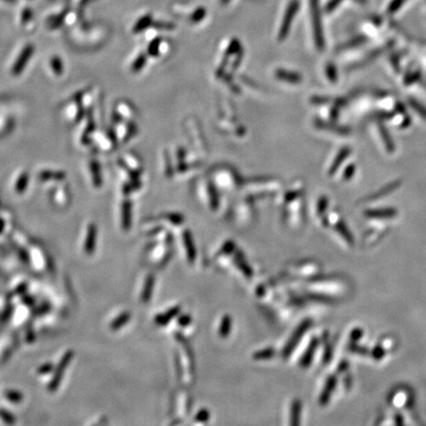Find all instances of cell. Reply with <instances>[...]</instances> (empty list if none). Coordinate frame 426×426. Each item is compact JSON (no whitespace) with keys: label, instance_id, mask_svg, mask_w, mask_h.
I'll list each match as a JSON object with an SVG mask.
<instances>
[{"label":"cell","instance_id":"3957f363","mask_svg":"<svg viewBox=\"0 0 426 426\" xmlns=\"http://www.w3.org/2000/svg\"><path fill=\"white\" fill-rule=\"evenodd\" d=\"M311 326V321H305L301 324V326L295 331V332L293 333V335L291 336L290 340L287 342L285 349L284 351V357H288L289 354L293 351V349L295 348V346L297 345L298 341L301 339V337L303 336V334L305 333V331H307V329H309Z\"/></svg>","mask_w":426,"mask_h":426},{"label":"cell","instance_id":"1f68e13d","mask_svg":"<svg viewBox=\"0 0 426 426\" xmlns=\"http://www.w3.org/2000/svg\"><path fill=\"white\" fill-rule=\"evenodd\" d=\"M384 355H385V351H384V349H383L381 346H377V347H376V348H374V349H373V351H372V356H373L375 359H377V360L381 359Z\"/></svg>","mask_w":426,"mask_h":426},{"label":"cell","instance_id":"83f0119b","mask_svg":"<svg viewBox=\"0 0 426 426\" xmlns=\"http://www.w3.org/2000/svg\"><path fill=\"white\" fill-rule=\"evenodd\" d=\"M161 43L160 39H155L154 41H152L149 45V48H148V52L149 54H151L152 56H155L158 53V49H159V45Z\"/></svg>","mask_w":426,"mask_h":426},{"label":"cell","instance_id":"74e56055","mask_svg":"<svg viewBox=\"0 0 426 426\" xmlns=\"http://www.w3.org/2000/svg\"><path fill=\"white\" fill-rule=\"evenodd\" d=\"M353 173H354V166H352V165H351L349 168H347V169H346L344 176L348 179V178H350V177L353 175Z\"/></svg>","mask_w":426,"mask_h":426},{"label":"cell","instance_id":"b9f144b4","mask_svg":"<svg viewBox=\"0 0 426 426\" xmlns=\"http://www.w3.org/2000/svg\"><path fill=\"white\" fill-rule=\"evenodd\" d=\"M228 0H222V2H227Z\"/></svg>","mask_w":426,"mask_h":426},{"label":"cell","instance_id":"484cf974","mask_svg":"<svg viewBox=\"0 0 426 426\" xmlns=\"http://www.w3.org/2000/svg\"><path fill=\"white\" fill-rule=\"evenodd\" d=\"M420 79H421V71H420V70H417V71H415V72L410 73V74L406 77V79H405V83H406V85H411V84L416 83V82H417V81H419Z\"/></svg>","mask_w":426,"mask_h":426},{"label":"cell","instance_id":"ab89813d","mask_svg":"<svg viewBox=\"0 0 426 426\" xmlns=\"http://www.w3.org/2000/svg\"><path fill=\"white\" fill-rule=\"evenodd\" d=\"M397 418H398V419H397V425H403V424H404V420L402 419V417H401V416H398Z\"/></svg>","mask_w":426,"mask_h":426},{"label":"cell","instance_id":"7402d4cb","mask_svg":"<svg viewBox=\"0 0 426 426\" xmlns=\"http://www.w3.org/2000/svg\"><path fill=\"white\" fill-rule=\"evenodd\" d=\"M91 172H92V176H93L94 185H96L97 187H99L101 185V176H100L99 165H98V163L96 161L91 163Z\"/></svg>","mask_w":426,"mask_h":426},{"label":"cell","instance_id":"d6986e66","mask_svg":"<svg viewBox=\"0 0 426 426\" xmlns=\"http://www.w3.org/2000/svg\"><path fill=\"white\" fill-rule=\"evenodd\" d=\"M230 330H231V319L228 316H225L222 320L220 329H219V333L221 336L225 337L230 333Z\"/></svg>","mask_w":426,"mask_h":426},{"label":"cell","instance_id":"277c9868","mask_svg":"<svg viewBox=\"0 0 426 426\" xmlns=\"http://www.w3.org/2000/svg\"><path fill=\"white\" fill-rule=\"evenodd\" d=\"M298 7H299V3H298L297 0H293L289 4V6L287 7V10H286V13H285V16H284V22H283V25H282V29H281V35H280L281 38H284V37L286 36V34L288 33V30H289V27H290V23L292 22L295 14H296V12L298 10Z\"/></svg>","mask_w":426,"mask_h":426},{"label":"cell","instance_id":"6da1fadb","mask_svg":"<svg viewBox=\"0 0 426 426\" xmlns=\"http://www.w3.org/2000/svg\"><path fill=\"white\" fill-rule=\"evenodd\" d=\"M72 358H73V351L72 350H68L62 356V358L59 361L57 367L55 368L54 375H53V377H52V379H51V381H50V383L48 385V390L50 392H53V391H55L58 388V385H59V383H60V381L62 379V375L64 374L65 369L69 365V363L72 360Z\"/></svg>","mask_w":426,"mask_h":426},{"label":"cell","instance_id":"ac0fdd59","mask_svg":"<svg viewBox=\"0 0 426 426\" xmlns=\"http://www.w3.org/2000/svg\"><path fill=\"white\" fill-rule=\"evenodd\" d=\"M28 181H29L28 174L27 173H23L19 177V179H18V181L16 183V186H15V189H16L17 192L21 193V192L25 191V189H26V188L28 186Z\"/></svg>","mask_w":426,"mask_h":426},{"label":"cell","instance_id":"52a82bcc","mask_svg":"<svg viewBox=\"0 0 426 426\" xmlns=\"http://www.w3.org/2000/svg\"><path fill=\"white\" fill-rule=\"evenodd\" d=\"M122 224L125 231H129L132 225V202L127 199L123 202L122 207Z\"/></svg>","mask_w":426,"mask_h":426},{"label":"cell","instance_id":"8fae6325","mask_svg":"<svg viewBox=\"0 0 426 426\" xmlns=\"http://www.w3.org/2000/svg\"><path fill=\"white\" fill-rule=\"evenodd\" d=\"M184 242H185V246H186L188 258H189V260L190 262H193L194 259H195V249H194V246H193V241H192L190 233L185 232V234H184Z\"/></svg>","mask_w":426,"mask_h":426},{"label":"cell","instance_id":"7a4b0ae2","mask_svg":"<svg viewBox=\"0 0 426 426\" xmlns=\"http://www.w3.org/2000/svg\"><path fill=\"white\" fill-rule=\"evenodd\" d=\"M34 50H35V47H34L33 45H27L23 48V50L21 51L20 55L18 56L17 60L15 61L14 65L12 67V74L13 75L17 76V75H20L23 72L24 68L26 67V65H27V63L29 61V59L33 55Z\"/></svg>","mask_w":426,"mask_h":426},{"label":"cell","instance_id":"44dd1931","mask_svg":"<svg viewBox=\"0 0 426 426\" xmlns=\"http://www.w3.org/2000/svg\"><path fill=\"white\" fill-rule=\"evenodd\" d=\"M50 66L53 70V72L56 75H60L63 72V65H62V61L58 56H54L51 58L50 60Z\"/></svg>","mask_w":426,"mask_h":426},{"label":"cell","instance_id":"f35d334b","mask_svg":"<svg viewBox=\"0 0 426 426\" xmlns=\"http://www.w3.org/2000/svg\"><path fill=\"white\" fill-rule=\"evenodd\" d=\"M190 321V319L189 318V317H187V316H184V317H182L180 320H179V323H180V325L181 326H186V325H188V323Z\"/></svg>","mask_w":426,"mask_h":426},{"label":"cell","instance_id":"4fadbf2b","mask_svg":"<svg viewBox=\"0 0 426 426\" xmlns=\"http://www.w3.org/2000/svg\"><path fill=\"white\" fill-rule=\"evenodd\" d=\"M179 311H180V309L178 307H175V308L169 310L167 313H164V314L158 316L156 318L155 322L159 325H166L171 319H173L179 313Z\"/></svg>","mask_w":426,"mask_h":426},{"label":"cell","instance_id":"5b68a950","mask_svg":"<svg viewBox=\"0 0 426 426\" xmlns=\"http://www.w3.org/2000/svg\"><path fill=\"white\" fill-rule=\"evenodd\" d=\"M96 241H97V227L95 224H90L88 227V232L84 243V252L87 255L90 256L94 253L96 249Z\"/></svg>","mask_w":426,"mask_h":426},{"label":"cell","instance_id":"9a60e30c","mask_svg":"<svg viewBox=\"0 0 426 426\" xmlns=\"http://www.w3.org/2000/svg\"><path fill=\"white\" fill-rule=\"evenodd\" d=\"M316 347H317V340H314V341L310 344V346H309L308 350L305 352V354H304V356H303V358H302V360H301V365H302L303 367H308V366L310 365V363H311V360H312V358H313V354H314V352H315Z\"/></svg>","mask_w":426,"mask_h":426},{"label":"cell","instance_id":"d4e9b609","mask_svg":"<svg viewBox=\"0 0 426 426\" xmlns=\"http://www.w3.org/2000/svg\"><path fill=\"white\" fill-rule=\"evenodd\" d=\"M145 62H146V57H145V55H144V54H141V55L137 58V60L135 61V63L133 64L132 70H133L134 72H139L140 70H142V68L144 67Z\"/></svg>","mask_w":426,"mask_h":426},{"label":"cell","instance_id":"7c38bea8","mask_svg":"<svg viewBox=\"0 0 426 426\" xmlns=\"http://www.w3.org/2000/svg\"><path fill=\"white\" fill-rule=\"evenodd\" d=\"M153 287H154V277L149 276L146 280V283H145L144 288H143V292H142V299L144 303H147L149 301V299L151 298Z\"/></svg>","mask_w":426,"mask_h":426},{"label":"cell","instance_id":"8d00e7d4","mask_svg":"<svg viewBox=\"0 0 426 426\" xmlns=\"http://www.w3.org/2000/svg\"><path fill=\"white\" fill-rule=\"evenodd\" d=\"M51 370H52V365H51V364H49V363H47V364H44L43 366H41V367L39 368L38 372H39L40 374H47V373L50 372Z\"/></svg>","mask_w":426,"mask_h":426},{"label":"cell","instance_id":"9c48e42d","mask_svg":"<svg viewBox=\"0 0 426 426\" xmlns=\"http://www.w3.org/2000/svg\"><path fill=\"white\" fill-rule=\"evenodd\" d=\"M379 132H380L381 139H382V141H383L384 144H385V147H386L387 151L390 152V153H393L395 151V149H396V146H395V143L393 142V139H392L389 131L383 125H380Z\"/></svg>","mask_w":426,"mask_h":426},{"label":"cell","instance_id":"30bf717a","mask_svg":"<svg viewBox=\"0 0 426 426\" xmlns=\"http://www.w3.org/2000/svg\"><path fill=\"white\" fill-rule=\"evenodd\" d=\"M400 186H401V182L400 181H394V182L388 184L387 186H385L384 188H382L379 191H377L374 194H372V197H370V199H377V198L382 197V196H384L386 194H389L392 191H394L395 189H397Z\"/></svg>","mask_w":426,"mask_h":426},{"label":"cell","instance_id":"836d02e7","mask_svg":"<svg viewBox=\"0 0 426 426\" xmlns=\"http://www.w3.org/2000/svg\"><path fill=\"white\" fill-rule=\"evenodd\" d=\"M208 418H209V414H208V412L205 410H202L201 412H199L198 414H197V416H196V421L197 422H202V423H204V422H207V420H208Z\"/></svg>","mask_w":426,"mask_h":426},{"label":"cell","instance_id":"2e32d148","mask_svg":"<svg viewBox=\"0 0 426 426\" xmlns=\"http://www.w3.org/2000/svg\"><path fill=\"white\" fill-rule=\"evenodd\" d=\"M152 24V17L151 15H145L141 18L136 26L134 27V33H141L143 30H145L147 27H149Z\"/></svg>","mask_w":426,"mask_h":426},{"label":"cell","instance_id":"7bdbcfd3","mask_svg":"<svg viewBox=\"0 0 426 426\" xmlns=\"http://www.w3.org/2000/svg\"><path fill=\"white\" fill-rule=\"evenodd\" d=\"M424 85H425V86H426V83H424Z\"/></svg>","mask_w":426,"mask_h":426},{"label":"cell","instance_id":"603a6c76","mask_svg":"<svg viewBox=\"0 0 426 426\" xmlns=\"http://www.w3.org/2000/svg\"><path fill=\"white\" fill-rule=\"evenodd\" d=\"M5 397H6V399L8 401H10L13 404H18V403H20L23 400V395L20 392L14 391V390L6 392L5 393Z\"/></svg>","mask_w":426,"mask_h":426},{"label":"cell","instance_id":"ba28073f","mask_svg":"<svg viewBox=\"0 0 426 426\" xmlns=\"http://www.w3.org/2000/svg\"><path fill=\"white\" fill-rule=\"evenodd\" d=\"M335 385H336V378L334 376H331L328 379V381L326 383V387H325V389L323 390V392L321 394V397H320V403H321V405H327L328 404V402H329V400L331 398V395L334 391Z\"/></svg>","mask_w":426,"mask_h":426},{"label":"cell","instance_id":"cb8c5ba5","mask_svg":"<svg viewBox=\"0 0 426 426\" xmlns=\"http://www.w3.org/2000/svg\"><path fill=\"white\" fill-rule=\"evenodd\" d=\"M337 230H338V232L342 235V237H343L347 242H349L350 244H352V243H353L352 235H351V233L348 231V229L346 228V226H345V224H344L343 222L338 223V225H337Z\"/></svg>","mask_w":426,"mask_h":426},{"label":"cell","instance_id":"8992f818","mask_svg":"<svg viewBox=\"0 0 426 426\" xmlns=\"http://www.w3.org/2000/svg\"><path fill=\"white\" fill-rule=\"evenodd\" d=\"M397 209L395 208H379V209H368L365 211V215L370 218H393L397 216Z\"/></svg>","mask_w":426,"mask_h":426},{"label":"cell","instance_id":"5bb4252c","mask_svg":"<svg viewBox=\"0 0 426 426\" xmlns=\"http://www.w3.org/2000/svg\"><path fill=\"white\" fill-rule=\"evenodd\" d=\"M131 320V313H129V312H125V313H123L120 317H118L113 323H112V325H111V329L113 330V331H116V330H119V329H121L122 327H124L129 321Z\"/></svg>","mask_w":426,"mask_h":426},{"label":"cell","instance_id":"4316f807","mask_svg":"<svg viewBox=\"0 0 426 426\" xmlns=\"http://www.w3.org/2000/svg\"><path fill=\"white\" fill-rule=\"evenodd\" d=\"M0 417L3 420V422H5L8 425H14L15 424V418L13 417V415L10 414L9 412L5 411L4 409H0Z\"/></svg>","mask_w":426,"mask_h":426},{"label":"cell","instance_id":"d6a6232c","mask_svg":"<svg viewBox=\"0 0 426 426\" xmlns=\"http://www.w3.org/2000/svg\"><path fill=\"white\" fill-rule=\"evenodd\" d=\"M405 2V0H394L392 3H391V5H390V7H389V12L390 13H394V12H396L401 6H402V4Z\"/></svg>","mask_w":426,"mask_h":426},{"label":"cell","instance_id":"f1b7e54d","mask_svg":"<svg viewBox=\"0 0 426 426\" xmlns=\"http://www.w3.org/2000/svg\"><path fill=\"white\" fill-rule=\"evenodd\" d=\"M274 353L275 352L273 349H265L256 353L254 357L256 359H268V358H272L274 356Z\"/></svg>","mask_w":426,"mask_h":426},{"label":"cell","instance_id":"d590c367","mask_svg":"<svg viewBox=\"0 0 426 426\" xmlns=\"http://www.w3.org/2000/svg\"><path fill=\"white\" fill-rule=\"evenodd\" d=\"M362 334H363V331L360 329H355L352 331V332L350 334V338L352 341H356L362 336Z\"/></svg>","mask_w":426,"mask_h":426},{"label":"cell","instance_id":"60d3db41","mask_svg":"<svg viewBox=\"0 0 426 426\" xmlns=\"http://www.w3.org/2000/svg\"><path fill=\"white\" fill-rule=\"evenodd\" d=\"M4 1H6L8 3H15L17 0H4Z\"/></svg>","mask_w":426,"mask_h":426},{"label":"cell","instance_id":"ffe728a7","mask_svg":"<svg viewBox=\"0 0 426 426\" xmlns=\"http://www.w3.org/2000/svg\"><path fill=\"white\" fill-rule=\"evenodd\" d=\"M301 413V403L299 401H295L292 406V415H291V424L292 425H298L299 422V416Z\"/></svg>","mask_w":426,"mask_h":426},{"label":"cell","instance_id":"f546056e","mask_svg":"<svg viewBox=\"0 0 426 426\" xmlns=\"http://www.w3.org/2000/svg\"><path fill=\"white\" fill-rule=\"evenodd\" d=\"M65 14H66V12L65 13H62V14H60V15H58V16H56V17H54V18H51L49 21H50V26H51V28H57L58 26H60L61 25V22L64 20V18H65Z\"/></svg>","mask_w":426,"mask_h":426},{"label":"cell","instance_id":"e575fe53","mask_svg":"<svg viewBox=\"0 0 426 426\" xmlns=\"http://www.w3.org/2000/svg\"><path fill=\"white\" fill-rule=\"evenodd\" d=\"M32 15H33V13L29 8L24 9L22 12V22L27 23L32 18Z\"/></svg>","mask_w":426,"mask_h":426},{"label":"cell","instance_id":"e0dca14e","mask_svg":"<svg viewBox=\"0 0 426 426\" xmlns=\"http://www.w3.org/2000/svg\"><path fill=\"white\" fill-rule=\"evenodd\" d=\"M409 103L411 105V107L425 120H426V107L424 106L421 102H419L418 100H416L415 98H410L409 99Z\"/></svg>","mask_w":426,"mask_h":426},{"label":"cell","instance_id":"4dcf8cb0","mask_svg":"<svg viewBox=\"0 0 426 426\" xmlns=\"http://www.w3.org/2000/svg\"><path fill=\"white\" fill-rule=\"evenodd\" d=\"M51 174V172H49V171H47V172H43V173H41V175L39 176L42 180H47V179H49V178H51V177H53V178H55V179H62V178H64V175L63 174H59L58 175V173H53L52 172V175H50Z\"/></svg>","mask_w":426,"mask_h":426}]
</instances>
